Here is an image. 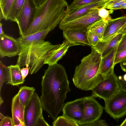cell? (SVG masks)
I'll return each mask as SVG.
<instances>
[{
	"label": "cell",
	"mask_w": 126,
	"mask_h": 126,
	"mask_svg": "<svg viewBox=\"0 0 126 126\" xmlns=\"http://www.w3.org/2000/svg\"><path fill=\"white\" fill-rule=\"evenodd\" d=\"M3 19L2 13L0 10V22H1L2 20Z\"/></svg>",
	"instance_id": "7bdbcfd3"
},
{
	"label": "cell",
	"mask_w": 126,
	"mask_h": 126,
	"mask_svg": "<svg viewBox=\"0 0 126 126\" xmlns=\"http://www.w3.org/2000/svg\"><path fill=\"white\" fill-rule=\"evenodd\" d=\"M8 67L9 70L10 78L9 81L6 84L13 86H18L23 83L25 80L23 79L19 65L17 64Z\"/></svg>",
	"instance_id": "44dd1931"
},
{
	"label": "cell",
	"mask_w": 126,
	"mask_h": 126,
	"mask_svg": "<svg viewBox=\"0 0 126 126\" xmlns=\"http://www.w3.org/2000/svg\"><path fill=\"white\" fill-rule=\"evenodd\" d=\"M83 97L77 99L64 104L62 109V116L79 123L84 115Z\"/></svg>",
	"instance_id": "8fae6325"
},
{
	"label": "cell",
	"mask_w": 126,
	"mask_h": 126,
	"mask_svg": "<svg viewBox=\"0 0 126 126\" xmlns=\"http://www.w3.org/2000/svg\"><path fill=\"white\" fill-rule=\"evenodd\" d=\"M49 126V125L45 120L42 114L39 118L36 126Z\"/></svg>",
	"instance_id": "8d00e7d4"
},
{
	"label": "cell",
	"mask_w": 126,
	"mask_h": 126,
	"mask_svg": "<svg viewBox=\"0 0 126 126\" xmlns=\"http://www.w3.org/2000/svg\"><path fill=\"white\" fill-rule=\"evenodd\" d=\"M0 126H13L12 118L4 116L1 119Z\"/></svg>",
	"instance_id": "d6a6232c"
},
{
	"label": "cell",
	"mask_w": 126,
	"mask_h": 126,
	"mask_svg": "<svg viewBox=\"0 0 126 126\" xmlns=\"http://www.w3.org/2000/svg\"><path fill=\"white\" fill-rule=\"evenodd\" d=\"M10 73L8 67L0 61V93L3 84L9 80Z\"/></svg>",
	"instance_id": "4316f807"
},
{
	"label": "cell",
	"mask_w": 126,
	"mask_h": 126,
	"mask_svg": "<svg viewBox=\"0 0 126 126\" xmlns=\"http://www.w3.org/2000/svg\"><path fill=\"white\" fill-rule=\"evenodd\" d=\"M120 126H126V117L123 122L119 125Z\"/></svg>",
	"instance_id": "b9f144b4"
},
{
	"label": "cell",
	"mask_w": 126,
	"mask_h": 126,
	"mask_svg": "<svg viewBox=\"0 0 126 126\" xmlns=\"http://www.w3.org/2000/svg\"><path fill=\"white\" fill-rule=\"evenodd\" d=\"M41 95L43 108L54 120L62 110L67 93L70 92L65 69L57 63L49 66L42 77Z\"/></svg>",
	"instance_id": "6da1fadb"
},
{
	"label": "cell",
	"mask_w": 126,
	"mask_h": 126,
	"mask_svg": "<svg viewBox=\"0 0 126 126\" xmlns=\"http://www.w3.org/2000/svg\"><path fill=\"white\" fill-rule=\"evenodd\" d=\"M105 111L113 118H120L126 115V92L120 91L105 102Z\"/></svg>",
	"instance_id": "8992f818"
},
{
	"label": "cell",
	"mask_w": 126,
	"mask_h": 126,
	"mask_svg": "<svg viewBox=\"0 0 126 126\" xmlns=\"http://www.w3.org/2000/svg\"><path fill=\"white\" fill-rule=\"evenodd\" d=\"M25 106L20 102L18 93L12 99L11 111L13 126H25L24 112Z\"/></svg>",
	"instance_id": "9a60e30c"
},
{
	"label": "cell",
	"mask_w": 126,
	"mask_h": 126,
	"mask_svg": "<svg viewBox=\"0 0 126 126\" xmlns=\"http://www.w3.org/2000/svg\"><path fill=\"white\" fill-rule=\"evenodd\" d=\"M68 6L65 0H47L37 8L33 21L23 36L48 29L53 30L67 14Z\"/></svg>",
	"instance_id": "7a4b0ae2"
},
{
	"label": "cell",
	"mask_w": 126,
	"mask_h": 126,
	"mask_svg": "<svg viewBox=\"0 0 126 126\" xmlns=\"http://www.w3.org/2000/svg\"><path fill=\"white\" fill-rule=\"evenodd\" d=\"M100 8H93L82 16L68 22L59 24V28L63 31L76 29L87 31V28L90 25L101 18L98 14V11Z\"/></svg>",
	"instance_id": "ba28073f"
},
{
	"label": "cell",
	"mask_w": 126,
	"mask_h": 126,
	"mask_svg": "<svg viewBox=\"0 0 126 126\" xmlns=\"http://www.w3.org/2000/svg\"><path fill=\"white\" fill-rule=\"evenodd\" d=\"M62 44L53 45L44 40L20 46L17 64L21 67H28L31 75L37 72L44 64L45 61L53 55Z\"/></svg>",
	"instance_id": "277c9868"
},
{
	"label": "cell",
	"mask_w": 126,
	"mask_h": 126,
	"mask_svg": "<svg viewBox=\"0 0 126 126\" xmlns=\"http://www.w3.org/2000/svg\"><path fill=\"white\" fill-rule=\"evenodd\" d=\"M2 24L1 23H0V35L3 34H4V32L2 28Z\"/></svg>",
	"instance_id": "60d3db41"
},
{
	"label": "cell",
	"mask_w": 126,
	"mask_h": 126,
	"mask_svg": "<svg viewBox=\"0 0 126 126\" xmlns=\"http://www.w3.org/2000/svg\"><path fill=\"white\" fill-rule=\"evenodd\" d=\"M103 0L105 1H108L109 0Z\"/></svg>",
	"instance_id": "bcb514c9"
},
{
	"label": "cell",
	"mask_w": 126,
	"mask_h": 126,
	"mask_svg": "<svg viewBox=\"0 0 126 126\" xmlns=\"http://www.w3.org/2000/svg\"><path fill=\"white\" fill-rule=\"evenodd\" d=\"M126 49V33L123 35L119 42L117 49L116 53Z\"/></svg>",
	"instance_id": "836d02e7"
},
{
	"label": "cell",
	"mask_w": 126,
	"mask_h": 126,
	"mask_svg": "<svg viewBox=\"0 0 126 126\" xmlns=\"http://www.w3.org/2000/svg\"><path fill=\"white\" fill-rule=\"evenodd\" d=\"M114 10H107L103 7L99 9L98 11V15L101 18L108 21L112 19L110 14L113 13Z\"/></svg>",
	"instance_id": "f546056e"
},
{
	"label": "cell",
	"mask_w": 126,
	"mask_h": 126,
	"mask_svg": "<svg viewBox=\"0 0 126 126\" xmlns=\"http://www.w3.org/2000/svg\"><path fill=\"white\" fill-rule=\"evenodd\" d=\"M126 59V49L116 53L114 64L115 65Z\"/></svg>",
	"instance_id": "1f68e13d"
},
{
	"label": "cell",
	"mask_w": 126,
	"mask_h": 126,
	"mask_svg": "<svg viewBox=\"0 0 126 126\" xmlns=\"http://www.w3.org/2000/svg\"><path fill=\"white\" fill-rule=\"evenodd\" d=\"M37 8L33 0H25L16 23L20 36H23L34 18Z\"/></svg>",
	"instance_id": "30bf717a"
},
{
	"label": "cell",
	"mask_w": 126,
	"mask_h": 126,
	"mask_svg": "<svg viewBox=\"0 0 126 126\" xmlns=\"http://www.w3.org/2000/svg\"><path fill=\"white\" fill-rule=\"evenodd\" d=\"M107 1L102 0L83 6L67 14L59 24H62L73 20L88 13L92 9L95 7H103Z\"/></svg>",
	"instance_id": "2e32d148"
},
{
	"label": "cell",
	"mask_w": 126,
	"mask_h": 126,
	"mask_svg": "<svg viewBox=\"0 0 126 126\" xmlns=\"http://www.w3.org/2000/svg\"><path fill=\"white\" fill-rule=\"evenodd\" d=\"M125 0H110L106 2L103 7L110 10L121 9V5Z\"/></svg>",
	"instance_id": "f1b7e54d"
},
{
	"label": "cell",
	"mask_w": 126,
	"mask_h": 126,
	"mask_svg": "<svg viewBox=\"0 0 126 126\" xmlns=\"http://www.w3.org/2000/svg\"><path fill=\"white\" fill-rule=\"evenodd\" d=\"M117 80L120 85V91H123L126 92V81L123 78V76L117 77Z\"/></svg>",
	"instance_id": "e575fe53"
},
{
	"label": "cell",
	"mask_w": 126,
	"mask_h": 126,
	"mask_svg": "<svg viewBox=\"0 0 126 126\" xmlns=\"http://www.w3.org/2000/svg\"><path fill=\"white\" fill-rule=\"evenodd\" d=\"M52 30L48 29L38 31L24 36H20L17 39L19 46L29 45L35 41L43 40L48 33Z\"/></svg>",
	"instance_id": "ac0fdd59"
},
{
	"label": "cell",
	"mask_w": 126,
	"mask_h": 126,
	"mask_svg": "<svg viewBox=\"0 0 126 126\" xmlns=\"http://www.w3.org/2000/svg\"><path fill=\"white\" fill-rule=\"evenodd\" d=\"M86 34L90 46H95L101 41L100 40L96 35L92 32L87 31Z\"/></svg>",
	"instance_id": "4dcf8cb0"
},
{
	"label": "cell",
	"mask_w": 126,
	"mask_h": 126,
	"mask_svg": "<svg viewBox=\"0 0 126 126\" xmlns=\"http://www.w3.org/2000/svg\"><path fill=\"white\" fill-rule=\"evenodd\" d=\"M126 33V16L111 19L107 22L102 40L110 41L117 34Z\"/></svg>",
	"instance_id": "7c38bea8"
},
{
	"label": "cell",
	"mask_w": 126,
	"mask_h": 126,
	"mask_svg": "<svg viewBox=\"0 0 126 126\" xmlns=\"http://www.w3.org/2000/svg\"><path fill=\"white\" fill-rule=\"evenodd\" d=\"M91 49V53L76 67L73 78L75 86L83 90H92L105 78L99 72L101 55L93 47Z\"/></svg>",
	"instance_id": "3957f363"
},
{
	"label": "cell",
	"mask_w": 126,
	"mask_h": 126,
	"mask_svg": "<svg viewBox=\"0 0 126 126\" xmlns=\"http://www.w3.org/2000/svg\"></svg>",
	"instance_id": "c3c4849f"
},
{
	"label": "cell",
	"mask_w": 126,
	"mask_h": 126,
	"mask_svg": "<svg viewBox=\"0 0 126 126\" xmlns=\"http://www.w3.org/2000/svg\"><path fill=\"white\" fill-rule=\"evenodd\" d=\"M87 31L80 30H69L63 31V37L72 46H88L86 32Z\"/></svg>",
	"instance_id": "5bb4252c"
},
{
	"label": "cell",
	"mask_w": 126,
	"mask_h": 126,
	"mask_svg": "<svg viewBox=\"0 0 126 126\" xmlns=\"http://www.w3.org/2000/svg\"><path fill=\"white\" fill-rule=\"evenodd\" d=\"M43 106L37 94L34 92L25 106L24 121L25 126H36L38 119L42 114Z\"/></svg>",
	"instance_id": "9c48e42d"
},
{
	"label": "cell",
	"mask_w": 126,
	"mask_h": 126,
	"mask_svg": "<svg viewBox=\"0 0 126 126\" xmlns=\"http://www.w3.org/2000/svg\"><path fill=\"white\" fill-rule=\"evenodd\" d=\"M123 77L124 79L126 81V74L123 75Z\"/></svg>",
	"instance_id": "f6af8a7d"
},
{
	"label": "cell",
	"mask_w": 126,
	"mask_h": 126,
	"mask_svg": "<svg viewBox=\"0 0 126 126\" xmlns=\"http://www.w3.org/2000/svg\"><path fill=\"white\" fill-rule=\"evenodd\" d=\"M114 67H112L105 75L104 79L92 90V96L94 97L103 99L105 102L120 91V86L114 72Z\"/></svg>",
	"instance_id": "5b68a950"
},
{
	"label": "cell",
	"mask_w": 126,
	"mask_h": 126,
	"mask_svg": "<svg viewBox=\"0 0 126 126\" xmlns=\"http://www.w3.org/2000/svg\"><path fill=\"white\" fill-rule=\"evenodd\" d=\"M72 46L71 44L65 40L57 51L45 61L44 64L51 66L57 63V62L65 54L68 48Z\"/></svg>",
	"instance_id": "ffe728a7"
},
{
	"label": "cell",
	"mask_w": 126,
	"mask_h": 126,
	"mask_svg": "<svg viewBox=\"0 0 126 126\" xmlns=\"http://www.w3.org/2000/svg\"><path fill=\"white\" fill-rule=\"evenodd\" d=\"M3 100L1 96V95H0V106L3 103Z\"/></svg>",
	"instance_id": "ee69618b"
},
{
	"label": "cell",
	"mask_w": 126,
	"mask_h": 126,
	"mask_svg": "<svg viewBox=\"0 0 126 126\" xmlns=\"http://www.w3.org/2000/svg\"><path fill=\"white\" fill-rule=\"evenodd\" d=\"M15 0H0V10L2 13L3 19L7 20L8 16Z\"/></svg>",
	"instance_id": "484cf974"
},
{
	"label": "cell",
	"mask_w": 126,
	"mask_h": 126,
	"mask_svg": "<svg viewBox=\"0 0 126 126\" xmlns=\"http://www.w3.org/2000/svg\"><path fill=\"white\" fill-rule=\"evenodd\" d=\"M29 68L28 67L23 68L20 69L21 73L23 79H25V78L28 74Z\"/></svg>",
	"instance_id": "74e56055"
},
{
	"label": "cell",
	"mask_w": 126,
	"mask_h": 126,
	"mask_svg": "<svg viewBox=\"0 0 126 126\" xmlns=\"http://www.w3.org/2000/svg\"><path fill=\"white\" fill-rule=\"evenodd\" d=\"M108 21L101 18L90 25L87 28V31L96 35L101 41Z\"/></svg>",
	"instance_id": "7402d4cb"
},
{
	"label": "cell",
	"mask_w": 126,
	"mask_h": 126,
	"mask_svg": "<svg viewBox=\"0 0 126 126\" xmlns=\"http://www.w3.org/2000/svg\"><path fill=\"white\" fill-rule=\"evenodd\" d=\"M20 46L17 39L4 34L0 35V56L11 57L18 54Z\"/></svg>",
	"instance_id": "4fadbf2b"
},
{
	"label": "cell",
	"mask_w": 126,
	"mask_h": 126,
	"mask_svg": "<svg viewBox=\"0 0 126 126\" xmlns=\"http://www.w3.org/2000/svg\"><path fill=\"white\" fill-rule=\"evenodd\" d=\"M123 35L122 33L119 34L110 41L107 42L100 41L96 46L92 47L100 53L102 58H103L118 44Z\"/></svg>",
	"instance_id": "e0dca14e"
},
{
	"label": "cell",
	"mask_w": 126,
	"mask_h": 126,
	"mask_svg": "<svg viewBox=\"0 0 126 126\" xmlns=\"http://www.w3.org/2000/svg\"><path fill=\"white\" fill-rule=\"evenodd\" d=\"M102 0H74L69 5L67 14L83 6Z\"/></svg>",
	"instance_id": "d4e9b609"
},
{
	"label": "cell",
	"mask_w": 126,
	"mask_h": 126,
	"mask_svg": "<svg viewBox=\"0 0 126 126\" xmlns=\"http://www.w3.org/2000/svg\"><path fill=\"white\" fill-rule=\"evenodd\" d=\"M125 1L126 2V0H125Z\"/></svg>",
	"instance_id": "7dc6e473"
},
{
	"label": "cell",
	"mask_w": 126,
	"mask_h": 126,
	"mask_svg": "<svg viewBox=\"0 0 126 126\" xmlns=\"http://www.w3.org/2000/svg\"><path fill=\"white\" fill-rule=\"evenodd\" d=\"M36 8L43 4L47 0H33Z\"/></svg>",
	"instance_id": "ab89813d"
},
{
	"label": "cell",
	"mask_w": 126,
	"mask_h": 126,
	"mask_svg": "<svg viewBox=\"0 0 126 126\" xmlns=\"http://www.w3.org/2000/svg\"><path fill=\"white\" fill-rule=\"evenodd\" d=\"M118 45L108 54L102 58L99 72L105 77L106 74L115 65L114 64V61Z\"/></svg>",
	"instance_id": "d6986e66"
},
{
	"label": "cell",
	"mask_w": 126,
	"mask_h": 126,
	"mask_svg": "<svg viewBox=\"0 0 126 126\" xmlns=\"http://www.w3.org/2000/svg\"><path fill=\"white\" fill-rule=\"evenodd\" d=\"M108 125L104 120H99L92 123L87 125L86 126H107Z\"/></svg>",
	"instance_id": "d590c367"
},
{
	"label": "cell",
	"mask_w": 126,
	"mask_h": 126,
	"mask_svg": "<svg viewBox=\"0 0 126 126\" xmlns=\"http://www.w3.org/2000/svg\"><path fill=\"white\" fill-rule=\"evenodd\" d=\"M84 109L83 116L79 126H86L99 120L101 117L103 107L92 96L83 97Z\"/></svg>",
	"instance_id": "52a82bcc"
},
{
	"label": "cell",
	"mask_w": 126,
	"mask_h": 126,
	"mask_svg": "<svg viewBox=\"0 0 126 126\" xmlns=\"http://www.w3.org/2000/svg\"><path fill=\"white\" fill-rule=\"evenodd\" d=\"M25 0H15L9 13L7 20L16 22Z\"/></svg>",
	"instance_id": "cb8c5ba5"
},
{
	"label": "cell",
	"mask_w": 126,
	"mask_h": 126,
	"mask_svg": "<svg viewBox=\"0 0 126 126\" xmlns=\"http://www.w3.org/2000/svg\"><path fill=\"white\" fill-rule=\"evenodd\" d=\"M35 89L33 87L21 86L18 93L19 99L24 106L28 104L35 92Z\"/></svg>",
	"instance_id": "603a6c76"
},
{
	"label": "cell",
	"mask_w": 126,
	"mask_h": 126,
	"mask_svg": "<svg viewBox=\"0 0 126 126\" xmlns=\"http://www.w3.org/2000/svg\"><path fill=\"white\" fill-rule=\"evenodd\" d=\"M52 124L53 126H79L77 122L62 115L57 117Z\"/></svg>",
	"instance_id": "83f0119b"
},
{
	"label": "cell",
	"mask_w": 126,
	"mask_h": 126,
	"mask_svg": "<svg viewBox=\"0 0 126 126\" xmlns=\"http://www.w3.org/2000/svg\"><path fill=\"white\" fill-rule=\"evenodd\" d=\"M121 69L124 72H126V59L120 63Z\"/></svg>",
	"instance_id": "f35d334b"
}]
</instances>
